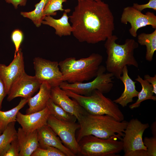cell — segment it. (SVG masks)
I'll return each instance as SVG.
<instances>
[{"mask_svg": "<svg viewBox=\"0 0 156 156\" xmlns=\"http://www.w3.org/2000/svg\"><path fill=\"white\" fill-rule=\"evenodd\" d=\"M69 17L72 34L80 42L95 44L113 35L114 17L109 5L102 1H78Z\"/></svg>", "mask_w": 156, "mask_h": 156, "instance_id": "obj_1", "label": "cell"}, {"mask_svg": "<svg viewBox=\"0 0 156 156\" xmlns=\"http://www.w3.org/2000/svg\"><path fill=\"white\" fill-rule=\"evenodd\" d=\"M78 121L80 126L76 138L78 143L83 137L90 135L122 141L128 122L117 121L108 115H93L87 112L82 115Z\"/></svg>", "mask_w": 156, "mask_h": 156, "instance_id": "obj_2", "label": "cell"}, {"mask_svg": "<svg viewBox=\"0 0 156 156\" xmlns=\"http://www.w3.org/2000/svg\"><path fill=\"white\" fill-rule=\"evenodd\" d=\"M118 39L115 35L109 37L105 40L104 47L107 55L106 70L119 79L125 66H133L138 68L134 51L139 44L134 39L130 38L127 39L124 44H119L116 42Z\"/></svg>", "mask_w": 156, "mask_h": 156, "instance_id": "obj_3", "label": "cell"}, {"mask_svg": "<svg viewBox=\"0 0 156 156\" xmlns=\"http://www.w3.org/2000/svg\"><path fill=\"white\" fill-rule=\"evenodd\" d=\"M103 60L101 55L92 53L86 57L76 59L69 57L60 61L59 65L63 81L81 83L95 77Z\"/></svg>", "mask_w": 156, "mask_h": 156, "instance_id": "obj_4", "label": "cell"}, {"mask_svg": "<svg viewBox=\"0 0 156 156\" xmlns=\"http://www.w3.org/2000/svg\"><path fill=\"white\" fill-rule=\"evenodd\" d=\"M64 90L69 97L76 101L89 114L108 115L119 121L124 120V115L117 104L98 90H94L88 96L78 94L68 90Z\"/></svg>", "mask_w": 156, "mask_h": 156, "instance_id": "obj_5", "label": "cell"}, {"mask_svg": "<svg viewBox=\"0 0 156 156\" xmlns=\"http://www.w3.org/2000/svg\"><path fill=\"white\" fill-rule=\"evenodd\" d=\"M116 138L102 139L86 136L78 142L80 154L84 156H118L123 150L122 141Z\"/></svg>", "mask_w": 156, "mask_h": 156, "instance_id": "obj_6", "label": "cell"}, {"mask_svg": "<svg viewBox=\"0 0 156 156\" xmlns=\"http://www.w3.org/2000/svg\"><path fill=\"white\" fill-rule=\"evenodd\" d=\"M149 127L148 123H143L136 118L128 122L122 140L124 156H147L142 137Z\"/></svg>", "mask_w": 156, "mask_h": 156, "instance_id": "obj_7", "label": "cell"}, {"mask_svg": "<svg viewBox=\"0 0 156 156\" xmlns=\"http://www.w3.org/2000/svg\"><path fill=\"white\" fill-rule=\"evenodd\" d=\"M105 67L101 65L95 78L87 83H69L63 82L60 87L64 90H68L75 93L85 96L90 95L95 90H98L103 94L109 93L112 89L114 75L111 73H105Z\"/></svg>", "mask_w": 156, "mask_h": 156, "instance_id": "obj_8", "label": "cell"}, {"mask_svg": "<svg viewBox=\"0 0 156 156\" xmlns=\"http://www.w3.org/2000/svg\"><path fill=\"white\" fill-rule=\"evenodd\" d=\"M47 124L59 137L65 146L75 155H80V149L75 135L76 131L80 127L79 123L60 120L50 115Z\"/></svg>", "mask_w": 156, "mask_h": 156, "instance_id": "obj_9", "label": "cell"}, {"mask_svg": "<svg viewBox=\"0 0 156 156\" xmlns=\"http://www.w3.org/2000/svg\"><path fill=\"white\" fill-rule=\"evenodd\" d=\"M35 76L42 83L46 82L52 88L60 86L63 82L59 63L39 57L33 60Z\"/></svg>", "mask_w": 156, "mask_h": 156, "instance_id": "obj_10", "label": "cell"}, {"mask_svg": "<svg viewBox=\"0 0 156 156\" xmlns=\"http://www.w3.org/2000/svg\"><path fill=\"white\" fill-rule=\"evenodd\" d=\"M120 21L125 24L128 23L130 24L131 27L129 31L134 37L137 36L138 30L141 28L150 25L156 29V16L153 12H148L144 14L132 6H128L123 9Z\"/></svg>", "mask_w": 156, "mask_h": 156, "instance_id": "obj_11", "label": "cell"}, {"mask_svg": "<svg viewBox=\"0 0 156 156\" xmlns=\"http://www.w3.org/2000/svg\"><path fill=\"white\" fill-rule=\"evenodd\" d=\"M25 72L24 58L21 49L8 66L0 64V77L4 84L7 94L13 84Z\"/></svg>", "mask_w": 156, "mask_h": 156, "instance_id": "obj_12", "label": "cell"}, {"mask_svg": "<svg viewBox=\"0 0 156 156\" xmlns=\"http://www.w3.org/2000/svg\"><path fill=\"white\" fill-rule=\"evenodd\" d=\"M42 83L35 76L29 75L25 72L11 87L7 94V101H10L18 97L30 98L39 89Z\"/></svg>", "mask_w": 156, "mask_h": 156, "instance_id": "obj_13", "label": "cell"}, {"mask_svg": "<svg viewBox=\"0 0 156 156\" xmlns=\"http://www.w3.org/2000/svg\"><path fill=\"white\" fill-rule=\"evenodd\" d=\"M50 99L65 111L75 116L78 121L87 112L76 101L71 99L59 86L51 88Z\"/></svg>", "mask_w": 156, "mask_h": 156, "instance_id": "obj_14", "label": "cell"}, {"mask_svg": "<svg viewBox=\"0 0 156 156\" xmlns=\"http://www.w3.org/2000/svg\"><path fill=\"white\" fill-rule=\"evenodd\" d=\"M50 115L47 106L40 111L28 114H24L19 111L16 115V121L25 132L29 133L47 125V120Z\"/></svg>", "mask_w": 156, "mask_h": 156, "instance_id": "obj_15", "label": "cell"}, {"mask_svg": "<svg viewBox=\"0 0 156 156\" xmlns=\"http://www.w3.org/2000/svg\"><path fill=\"white\" fill-rule=\"evenodd\" d=\"M37 131L39 147L45 148L49 146H53L61 151L66 156H75L63 144L59 137L48 125L44 126Z\"/></svg>", "mask_w": 156, "mask_h": 156, "instance_id": "obj_16", "label": "cell"}, {"mask_svg": "<svg viewBox=\"0 0 156 156\" xmlns=\"http://www.w3.org/2000/svg\"><path fill=\"white\" fill-rule=\"evenodd\" d=\"M51 88L46 82L42 83L38 92L29 98L27 103L29 107L26 110V114L40 111L46 107L50 99Z\"/></svg>", "mask_w": 156, "mask_h": 156, "instance_id": "obj_17", "label": "cell"}, {"mask_svg": "<svg viewBox=\"0 0 156 156\" xmlns=\"http://www.w3.org/2000/svg\"><path fill=\"white\" fill-rule=\"evenodd\" d=\"M37 133V130L27 133L21 127L18 129L17 138L19 147V156H31L39 147Z\"/></svg>", "mask_w": 156, "mask_h": 156, "instance_id": "obj_18", "label": "cell"}, {"mask_svg": "<svg viewBox=\"0 0 156 156\" xmlns=\"http://www.w3.org/2000/svg\"><path fill=\"white\" fill-rule=\"evenodd\" d=\"M119 79L124 84V90L119 97L113 101L124 107L133 101V98L138 96L139 92L136 89V82L133 81L128 75L127 66L123 68L122 75Z\"/></svg>", "mask_w": 156, "mask_h": 156, "instance_id": "obj_19", "label": "cell"}, {"mask_svg": "<svg viewBox=\"0 0 156 156\" xmlns=\"http://www.w3.org/2000/svg\"><path fill=\"white\" fill-rule=\"evenodd\" d=\"M70 11V9H66L61 17L58 19H55L50 16H45L42 23L53 28L55 34L60 37L70 36L72 34V28L68 21V13Z\"/></svg>", "mask_w": 156, "mask_h": 156, "instance_id": "obj_20", "label": "cell"}, {"mask_svg": "<svg viewBox=\"0 0 156 156\" xmlns=\"http://www.w3.org/2000/svg\"><path fill=\"white\" fill-rule=\"evenodd\" d=\"M135 80L140 84L142 89L139 92L138 99L136 102L129 106V108L132 109L139 107L141 103L145 100H156V96L154 95L153 86L150 83L146 80L143 79L139 75H138Z\"/></svg>", "mask_w": 156, "mask_h": 156, "instance_id": "obj_21", "label": "cell"}, {"mask_svg": "<svg viewBox=\"0 0 156 156\" xmlns=\"http://www.w3.org/2000/svg\"><path fill=\"white\" fill-rule=\"evenodd\" d=\"M138 43L146 47V60L151 61L156 50V29L151 33H141L138 36Z\"/></svg>", "mask_w": 156, "mask_h": 156, "instance_id": "obj_22", "label": "cell"}, {"mask_svg": "<svg viewBox=\"0 0 156 156\" xmlns=\"http://www.w3.org/2000/svg\"><path fill=\"white\" fill-rule=\"evenodd\" d=\"M29 98L21 99L18 104L14 107L5 111L0 110V131L2 132L8 125L16 121L18 112L27 103Z\"/></svg>", "mask_w": 156, "mask_h": 156, "instance_id": "obj_23", "label": "cell"}, {"mask_svg": "<svg viewBox=\"0 0 156 156\" xmlns=\"http://www.w3.org/2000/svg\"><path fill=\"white\" fill-rule=\"evenodd\" d=\"M15 122L9 124L0 135V156H3L11 142L17 138Z\"/></svg>", "mask_w": 156, "mask_h": 156, "instance_id": "obj_24", "label": "cell"}, {"mask_svg": "<svg viewBox=\"0 0 156 156\" xmlns=\"http://www.w3.org/2000/svg\"><path fill=\"white\" fill-rule=\"evenodd\" d=\"M49 0H40L36 4L35 9L29 12H21V14L24 17L31 20L36 26L39 27L41 26L44 16L43 12Z\"/></svg>", "mask_w": 156, "mask_h": 156, "instance_id": "obj_25", "label": "cell"}, {"mask_svg": "<svg viewBox=\"0 0 156 156\" xmlns=\"http://www.w3.org/2000/svg\"><path fill=\"white\" fill-rule=\"evenodd\" d=\"M50 114L60 120L76 122L77 119L73 115L67 112L58 105L55 103L50 99L47 105Z\"/></svg>", "mask_w": 156, "mask_h": 156, "instance_id": "obj_26", "label": "cell"}, {"mask_svg": "<svg viewBox=\"0 0 156 156\" xmlns=\"http://www.w3.org/2000/svg\"><path fill=\"white\" fill-rule=\"evenodd\" d=\"M67 1L66 0H49L43 12L44 17L48 16H55L56 11H64L66 9L63 8V3Z\"/></svg>", "mask_w": 156, "mask_h": 156, "instance_id": "obj_27", "label": "cell"}, {"mask_svg": "<svg viewBox=\"0 0 156 156\" xmlns=\"http://www.w3.org/2000/svg\"><path fill=\"white\" fill-rule=\"evenodd\" d=\"M31 156H66L59 149L53 146H49L45 148L39 147L33 153Z\"/></svg>", "mask_w": 156, "mask_h": 156, "instance_id": "obj_28", "label": "cell"}, {"mask_svg": "<svg viewBox=\"0 0 156 156\" xmlns=\"http://www.w3.org/2000/svg\"><path fill=\"white\" fill-rule=\"evenodd\" d=\"M143 143L147 148V156H156V137H145Z\"/></svg>", "mask_w": 156, "mask_h": 156, "instance_id": "obj_29", "label": "cell"}, {"mask_svg": "<svg viewBox=\"0 0 156 156\" xmlns=\"http://www.w3.org/2000/svg\"><path fill=\"white\" fill-rule=\"evenodd\" d=\"M11 38L15 48L14 56L18 51L20 46L23 39V32L19 29H16L13 31Z\"/></svg>", "mask_w": 156, "mask_h": 156, "instance_id": "obj_30", "label": "cell"}, {"mask_svg": "<svg viewBox=\"0 0 156 156\" xmlns=\"http://www.w3.org/2000/svg\"><path fill=\"white\" fill-rule=\"evenodd\" d=\"M19 147L17 138L11 142L3 156H19Z\"/></svg>", "mask_w": 156, "mask_h": 156, "instance_id": "obj_31", "label": "cell"}, {"mask_svg": "<svg viewBox=\"0 0 156 156\" xmlns=\"http://www.w3.org/2000/svg\"><path fill=\"white\" fill-rule=\"evenodd\" d=\"M132 7L141 12L147 8L152 9L156 11V0H149L147 3L143 4L134 3Z\"/></svg>", "mask_w": 156, "mask_h": 156, "instance_id": "obj_32", "label": "cell"}, {"mask_svg": "<svg viewBox=\"0 0 156 156\" xmlns=\"http://www.w3.org/2000/svg\"><path fill=\"white\" fill-rule=\"evenodd\" d=\"M7 95V93L5 85L0 77V110L2 108L3 101Z\"/></svg>", "mask_w": 156, "mask_h": 156, "instance_id": "obj_33", "label": "cell"}, {"mask_svg": "<svg viewBox=\"0 0 156 156\" xmlns=\"http://www.w3.org/2000/svg\"><path fill=\"white\" fill-rule=\"evenodd\" d=\"M144 79L147 80L153 86V93L156 94V75L155 74L153 77L146 74L144 76Z\"/></svg>", "mask_w": 156, "mask_h": 156, "instance_id": "obj_34", "label": "cell"}, {"mask_svg": "<svg viewBox=\"0 0 156 156\" xmlns=\"http://www.w3.org/2000/svg\"><path fill=\"white\" fill-rule=\"evenodd\" d=\"M9 3H11L16 9L18 8V5L24 6L26 3L27 0H5Z\"/></svg>", "mask_w": 156, "mask_h": 156, "instance_id": "obj_35", "label": "cell"}, {"mask_svg": "<svg viewBox=\"0 0 156 156\" xmlns=\"http://www.w3.org/2000/svg\"><path fill=\"white\" fill-rule=\"evenodd\" d=\"M2 132L0 131V135L1 133Z\"/></svg>", "mask_w": 156, "mask_h": 156, "instance_id": "obj_36", "label": "cell"}, {"mask_svg": "<svg viewBox=\"0 0 156 156\" xmlns=\"http://www.w3.org/2000/svg\"><path fill=\"white\" fill-rule=\"evenodd\" d=\"M94 0L97 1H102V0Z\"/></svg>", "mask_w": 156, "mask_h": 156, "instance_id": "obj_37", "label": "cell"}, {"mask_svg": "<svg viewBox=\"0 0 156 156\" xmlns=\"http://www.w3.org/2000/svg\"><path fill=\"white\" fill-rule=\"evenodd\" d=\"M77 1H79V0H77Z\"/></svg>", "mask_w": 156, "mask_h": 156, "instance_id": "obj_38", "label": "cell"}]
</instances>
